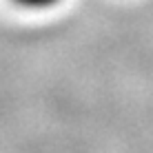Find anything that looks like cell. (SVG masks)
<instances>
[{"mask_svg":"<svg viewBox=\"0 0 153 153\" xmlns=\"http://www.w3.org/2000/svg\"><path fill=\"white\" fill-rule=\"evenodd\" d=\"M13 2L25 9H49L53 4H58L60 0H13Z\"/></svg>","mask_w":153,"mask_h":153,"instance_id":"cell-1","label":"cell"}]
</instances>
